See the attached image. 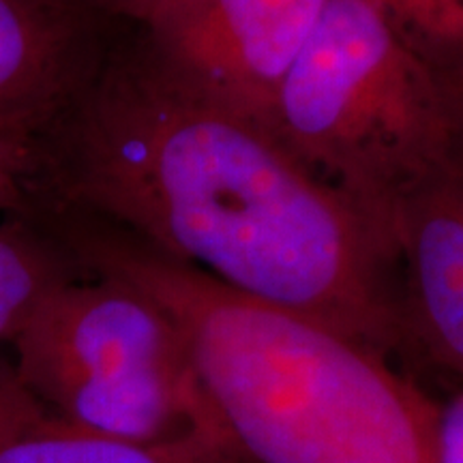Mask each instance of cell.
I'll list each match as a JSON object with an SVG mask.
<instances>
[{
    "label": "cell",
    "instance_id": "6da1fadb",
    "mask_svg": "<svg viewBox=\"0 0 463 463\" xmlns=\"http://www.w3.org/2000/svg\"><path fill=\"white\" fill-rule=\"evenodd\" d=\"M33 191L384 356L410 341L391 236L273 129L189 82L140 28L109 37L39 144Z\"/></svg>",
    "mask_w": 463,
    "mask_h": 463
},
{
    "label": "cell",
    "instance_id": "7a4b0ae2",
    "mask_svg": "<svg viewBox=\"0 0 463 463\" xmlns=\"http://www.w3.org/2000/svg\"><path fill=\"white\" fill-rule=\"evenodd\" d=\"M75 264L170 317L213 414L249 463H439V405L384 354L236 292L125 232L61 213Z\"/></svg>",
    "mask_w": 463,
    "mask_h": 463
},
{
    "label": "cell",
    "instance_id": "52a82bcc",
    "mask_svg": "<svg viewBox=\"0 0 463 463\" xmlns=\"http://www.w3.org/2000/svg\"><path fill=\"white\" fill-rule=\"evenodd\" d=\"M391 228L408 337L463 382V161L410 191Z\"/></svg>",
    "mask_w": 463,
    "mask_h": 463
},
{
    "label": "cell",
    "instance_id": "ba28073f",
    "mask_svg": "<svg viewBox=\"0 0 463 463\" xmlns=\"http://www.w3.org/2000/svg\"><path fill=\"white\" fill-rule=\"evenodd\" d=\"M0 463H249L222 422L164 442H131L58 419L0 358Z\"/></svg>",
    "mask_w": 463,
    "mask_h": 463
},
{
    "label": "cell",
    "instance_id": "30bf717a",
    "mask_svg": "<svg viewBox=\"0 0 463 463\" xmlns=\"http://www.w3.org/2000/svg\"><path fill=\"white\" fill-rule=\"evenodd\" d=\"M439 80L463 69V0H369Z\"/></svg>",
    "mask_w": 463,
    "mask_h": 463
},
{
    "label": "cell",
    "instance_id": "5bb4252c",
    "mask_svg": "<svg viewBox=\"0 0 463 463\" xmlns=\"http://www.w3.org/2000/svg\"><path fill=\"white\" fill-rule=\"evenodd\" d=\"M444 90H447V99L453 116L455 136H457V155L463 161V69L455 73L453 78L444 80Z\"/></svg>",
    "mask_w": 463,
    "mask_h": 463
},
{
    "label": "cell",
    "instance_id": "3957f363",
    "mask_svg": "<svg viewBox=\"0 0 463 463\" xmlns=\"http://www.w3.org/2000/svg\"><path fill=\"white\" fill-rule=\"evenodd\" d=\"M269 127L391 241L399 202L457 159L442 80L369 0H328Z\"/></svg>",
    "mask_w": 463,
    "mask_h": 463
},
{
    "label": "cell",
    "instance_id": "8fae6325",
    "mask_svg": "<svg viewBox=\"0 0 463 463\" xmlns=\"http://www.w3.org/2000/svg\"><path fill=\"white\" fill-rule=\"evenodd\" d=\"M33 170L34 159L31 155L0 148V215L24 213L31 208Z\"/></svg>",
    "mask_w": 463,
    "mask_h": 463
},
{
    "label": "cell",
    "instance_id": "5b68a950",
    "mask_svg": "<svg viewBox=\"0 0 463 463\" xmlns=\"http://www.w3.org/2000/svg\"><path fill=\"white\" fill-rule=\"evenodd\" d=\"M326 5L328 0H184L144 33L208 97L269 127L277 95Z\"/></svg>",
    "mask_w": 463,
    "mask_h": 463
},
{
    "label": "cell",
    "instance_id": "7c38bea8",
    "mask_svg": "<svg viewBox=\"0 0 463 463\" xmlns=\"http://www.w3.org/2000/svg\"><path fill=\"white\" fill-rule=\"evenodd\" d=\"M78 3L116 24L148 31L184 0H78Z\"/></svg>",
    "mask_w": 463,
    "mask_h": 463
},
{
    "label": "cell",
    "instance_id": "277c9868",
    "mask_svg": "<svg viewBox=\"0 0 463 463\" xmlns=\"http://www.w3.org/2000/svg\"><path fill=\"white\" fill-rule=\"evenodd\" d=\"M11 347L24 389L82 430L164 442L219 422L170 317L114 277L58 286Z\"/></svg>",
    "mask_w": 463,
    "mask_h": 463
},
{
    "label": "cell",
    "instance_id": "4fadbf2b",
    "mask_svg": "<svg viewBox=\"0 0 463 463\" xmlns=\"http://www.w3.org/2000/svg\"><path fill=\"white\" fill-rule=\"evenodd\" d=\"M439 463H463V389L447 405H439Z\"/></svg>",
    "mask_w": 463,
    "mask_h": 463
},
{
    "label": "cell",
    "instance_id": "8992f818",
    "mask_svg": "<svg viewBox=\"0 0 463 463\" xmlns=\"http://www.w3.org/2000/svg\"><path fill=\"white\" fill-rule=\"evenodd\" d=\"M114 24L78 0H0V148L37 157Z\"/></svg>",
    "mask_w": 463,
    "mask_h": 463
},
{
    "label": "cell",
    "instance_id": "9c48e42d",
    "mask_svg": "<svg viewBox=\"0 0 463 463\" xmlns=\"http://www.w3.org/2000/svg\"><path fill=\"white\" fill-rule=\"evenodd\" d=\"M20 217L0 222V344H11L45 297L80 269L56 236Z\"/></svg>",
    "mask_w": 463,
    "mask_h": 463
}]
</instances>
